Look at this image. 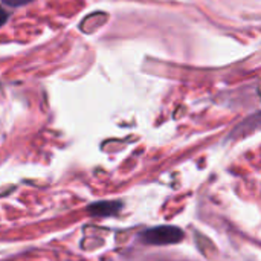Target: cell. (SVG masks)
<instances>
[{
    "label": "cell",
    "mask_w": 261,
    "mask_h": 261,
    "mask_svg": "<svg viewBox=\"0 0 261 261\" xmlns=\"http://www.w3.org/2000/svg\"><path fill=\"white\" fill-rule=\"evenodd\" d=\"M139 239L147 245H173L184 239V231L177 226H156L144 231Z\"/></svg>",
    "instance_id": "1"
},
{
    "label": "cell",
    "mask_w": 261,
    "mask_h": 261,
    "mask_svg": "<svg viewBox=\"0 0 261 261\" xmlns=\"http://www.w3.org/2000/svg\"><path fill=\"white\" fill-rule=\"evenodd\" d=\"M121 208H122V205L119 202L106 200V202H98V203L90 205L87 208V211H89L90 216H102V217H107V216L116 214Z\"/></svg>",
    "instance_id": "2"
},
{
    "label": "cell",
    "mask_w": 261,
    "mask_h": 261,
    "mask_svg": "<svg viewBox=\"0 0 261 261\" xmlns=\"http://www.w3.org/2000/svg\"><path fill=\"white\" fill-rule=\"evenodd\" d=\"M5 5L8 6H12V8H18V6H23V5H28L34 0H2Z\"/></svg>",
    "instance_id": "3"
},
{
    "label": "cell",
    "mask_w": 261,
    "mask_h": 261,
    "mask_svg": "<svg viewBox=\"0 0 261 261\" xmlns=\"http://www.w3.org/2000/svg\"><path fill=\"white\" fill-rule=\"evenodd\" d=\"M6 21H8V12L0 6V28H2Z\"/></svg>",
    "instance_id": "4"
}]
</instances>
